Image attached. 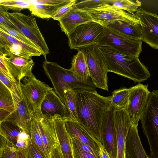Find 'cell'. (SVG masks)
Returning <instances> with one entry per match:
<instances>
[{"instance_id": "8", "label": "cell", "mask_w": 158, "mask_h": 158, "mask_svg": "<svg viewBox=\"0 0 158 158\" xmlns=\"http://www.w3.org/2000/svg\"><path fill=\"white\" fill-rule=\"evenodd\" d=\"M20 82L22 92L32 115L41 113L40 107L45 96L53 88L37 79L33 74Z\"/></svg>"}, {"instance_id": "45", "label": "cell", "mask_w": 158, "mask_h": 158, "mask_svg": "<svg viewBox=\"0 0 158 158\" xmlns=\"http://www.w3.org/2000/svg\"><path fill=\"white\" fill-rule=\"evenodd\" d=\"M18 158H27L26 149H17Z\"/></svg>"}, {"instance_id": "3", "label": "cell", "mask_w": 158, "mask_h": 158, "mask_svg": "<svg viewBox=\"0 0 158 158\" xmlns=\"http://www.w3.org/2000/svg\"><path fill=\"white\" fill-rule=\"evenodd\" d=\"M44 72L52 83L54 90L64 104V92L68 89H85L95 90L92 80L87 83L81 81L70 69H67L57 63L46 59L43 64Z\"/></svg>"}, {"instance_id": "38", "label": "cell", "mask_w": 158, "mask_h": 158, "mask_svg": "<svg viewBox=\"0 0 158 158\" xmlns=\"http://www.w3.org/2000/svg\"><path fill=\"white\" fill-rule=\"evenodd\" d=\"M0 30L5 32L22 42L38 49L35 45L31 41L21 33L15 29L0 24Z\"/></svg>"}, {"instance_id": "18", "label": "cell", "mask_w": 158, "mask_h": 158, "mask_svg": "<svg viewBox=\"0 0 158 158\" xmlns=\"http://www.w3.org/2000/svg\"><path fill=\"white\" fill-rule=\"evenodd\" d=\"M40 110L43 115H49L54 119H71L65 105L53 89L45 96L41 104Z\"/></svg>"}, {"instance_id": "12", "label": "cell", "mask_w": 158, "mask_h": 158, "mask_svg": "<svg viewBox=\"0 0 158 158\" xmlns=\"http://www.w3.org/2000/svg\"><path fill=\"white\" fill-rule=\"evenodd\" d=\"M135 14L140 22L142 41L158 49V15L141 8Z\"/></svg>"}, {"instance_id": "5", "label": "cell", "mask_w": 158, "mask_h": 158, "mask_svg": "<svg viewBox=\"0 0 158 158\" xmlns=\"http://www.w3.org/2000/svg\"><path fill=\"white\" fill-rule=\"evenodd\" d=\"M6 15L10 21L36 47L46 59L49 50L37 24L35 18L31 16L15 12L6 11Z\"/></svg>"}, {"instance_id": "17", "label": "cell", "mask_w": 158, "mask_h": 158, "mask_svg": "<svg viewBox=\"0 0 158 158\" xmlns=\"http://www.w3.org/2000/svg\"><path fill=\"white\" fill-rule=\"evenodd\" d=\"M114 121L117 141L116 158H123L127 137L132 124L126 109H115Z\"/></svg>"}, {"instance_id": "2", "label": "cell", "mask_w": 158, "mask_h": 158, "mask_svg": "<svg viewBox=\"0 0 158 158\" xmlns=\"http://www.w3.org/2000/svg\"><path fill=\"white\" fill-rule=\"evenodd\" d=\"M105 59L109 72L140 82L147 80L150 74L139 57L126 54L110 47L98 45Z\"/></svg>"}, {"instance_id": "34", "label": "cell", "mask_w": 158, "mask_h": 158, "mask_svg": "<svg viewBox=\"0 0 158 158\" xmlns=\"http://www.w3.org/2000/svg\"><path fill=\"white\" fill-rule=\"evenodd\" d=\"M141 3L138 0L133 1L129 0H111L110 5L132 15L135 14L141 6Z\"/></svg>"}, {"instance_id": "36", "label": "cell", "mask_w": 158, "mask_h": 158, "mask_svg": "<svg viewBox=\"0 0 158 158\" xmlns=\"http://www.w3.org/2000/svg\"><path fill=\"white\" fill-rule=\"evenodd\" d=\"M111 0H89L77 2L75 7L77 9L88 12L106 4L110 5Z\"/></svg>"}, {"instance_id": "21", "label": "cell", "mask_w": 158, "mask_h": 158, "mask_svg": "<svg viewBox=\"0 0 158 158\" xmlns=\"http://www.w3.org/2000/svg\"><path fill=\"white\" fill-rule=\"evenodd\" d=\"M72 0H30L31 5L29 10L32 15L39 18H52L60 8L70 3Z\"/></svg>"}, {"instance_id": "28", "label": "cell", "mask_w": 158, "mask_h": 158, "mask_svg": "<svg viewBox=\"0 0 158 158\" xmlns=\"http://www.w3.org/2000/svg\"><path fill=\"white\" fill-rule=\"evenodd\" d=\"M71 140L73 158H100L98 152L78 139Z\"/></svg>"}, {"instance_id": "25", "label": "cell", "mask_w": 158, "mask_h": 158, "mask_svg": "<svg viewBox=\"0 0 158 158\" xmlns=\"http://www.w3.org/2000/svg\"><path fill=\"white\" fill-rule=\"evenodd\" d=\"M104 26L129 37L142 41L140 25L127 21L118 20L107 24Z\"/></svg>"}, {"instance_id": "44", "label": "cell", "mask_w": 158, "mask_h": 158, "mask_svg": "<svg viewBox=\"0 0 158 158\" xmlns=\"http://www.w3.org/2000/svg\"><path fill=\"white\" fill-rule=\"evenodd\" d=\"M99 154L100 158H110L108 153L103 146L101 148Z\"/></svg>"}, {"instance_id": "4", "label": "cell", "mask_w": 158, "mask_h": 158, "mask_svg": "<svg viewBox=\"0 0 158 158\" xmlns=\"http://www.w3.org/2000/svg\"><path fill=\"white\" fill-rule=\"evenodd\" d=\"M140 120L149 145L151 158H158V90L151 92Z\"/></svg>"}, {"instance_id": "13", "label": "cell", "mask_w": 158, "mask_h": 158, "mask_svg": "<svg viewBox=\"0 0 158 158\" xmlns=\"http://www.w3.org/2000/svg\"><path fill=\"white\" fill-rule=\"evenodd\" d=\"M0 52L10 53L28 59L40 56L38 49L28 45L0 30Z\"/></svg>"}, {"instance_id": "32", "label": "cell", "mask_w": 158, "mask_h": 158, "mask_svg": "<svg viewBox=\"0 0 158 158\" xmlns=\"http://www.w3.org/2000/svg\"><path fill=\"white\" fill-rule=\"evenodd\" d=\"M64 105L71 116V119L77 121L76 96L74 89H68L64 92Z\"/></svg>"}, {"instance_id": "26", "label": "cell", "mask_w": 158, "mask_h": 158, "mask_svg": "<svg viewBox=\"0 0 158 158\" xmlns=\"http://www.w3.org/2000/svg\"><path fill=\"white\" fill-rule=\"evenodd\" d=\"M78 52L73 59L70 69L81 81L85 83L91 81L86 58L83 51L78 49Z\"/></svg>"}, {"instance_id": "33", "label": "cell", "mask_w": 158, "mask_h": 158, "mask_svg": "<svg viewBox=\"0 0 158 158\" xmlns=\"http://www.w3.org/2000/svg\"><path fill=\"white\" fill-rule=\"evenodd\" d=\"M30 0H0V6L7 11L9 9L20 11L28 9L31 6Z\"/></svg>"}, {"instance_id": "7", "label": "cell", "mask_w": 158, "mask_h": 158, "mask_svg": "<svg viewBox=\"0 0 158 158\" xmlns=\"http://www.w3.org/2000/svg\"><path fill=\"white\" fill-rule=\"evenodd\" d=\"M106 29V27L93 21L79 25L67 36L70 48L78 50L98 45L104 35Z\"/></svg>"}, {"instance_id": "16", "label": "cell", "mask_w": 158, "mask_h": 158, "mask_svg": "<svg viewBox=\"0 0 158 158\" xmlns=\"http://www.w3.org/2000/svg\"><path fill=\"white\" fill-rule=\"evenodd\" d=\"M33 116L36 120L49 158L51 152L58 143L54 126V119L49 115H43L41 113Z\"/></svg>"}, {"instance_id": "1", "label": "cell", "mask_w": 158, "mask_h": 158, "mask_svg": "<svg viewBox=\"0 0 158 158\" xmlns=\"http://www.w3.org/2000/svg\"><path fill=\"white\" fill-rule=\"evenodd\" d=\"M77 121L102 143V127L105 112L111 105L110 96L99 95L95 90L74 89Z\"/></svg>"}, {"instance_id": "22", "label": "cell", "mask_w": 158, "mask_h": 158, "mask_svg": "<svg viewBox=\"0 0 158 158\" xmlns=\"http://www.w3.org/2000/svg\"><path fill=\"white\" fill-rule=\"evenodd\" d=\"M92 21L87 12L77 9L75 6L59 21L61 31L67 36L77 26Z\"/></svg>"}, {"instance_id": "35", "label": "cell", "mask_w": 158, "mask_h": 158, "mask_svg": "<svg viewBox=\"0 0 158 158\" xmlns=\"http://www.w3.org/2000/svg\"><path fill=\"white\" fill-rule=\"evenodd\" d=\"M0 81L10 90L13 97L21 98L22 94L20 86V81H14L9 78L0 70Z\"/></svg>"}, {"instance_id": "6", "label": "cell", "mask_w": 158, "mask_h": 158, "mask_svg": "<svg viewBox=\"0 0 158 158\" xmlns=\"http://www.w3.org/2000/svg\"><path fill=\"white\" fill-rule=\"evenodd\" d=\"M85 57L90 77L96 87L108 90L107 66L99 46L92 45L79 49Z\"/></svg>"}, {"instance_id": "37", "label": "cell", "mask_w": 158, "mask_h": 158, "mask_svg": "<svg viewBox=\"0 0 158 158\" xmlns=\"http://www.w3.org/2000/svg\"><path fill=\"white\" fill-rule=\"evenodd\" d=\"M0 158H18L17 149L0 137Z\"/></svg>"}, {"instance_id": "29", "label": "cell", "mask_w": 158, "mask_h": 158, "mask_svg": "<svg viewBox=\"0 0 158 158\" xmlns=\"http://www.w3.org/2000/svg\"><path fill=\"white\" fill-rule=\"evenodd\" d=\"M130 88L114 90L110 96L111 105L115 109H126L129 102Z\"/></svg>"}, {"instance_id": "24", "label": "cell", "mask_w": 158, "mask_h": 158, "mask_svg": "<svg viewBox=\"0 0 158 158\" xmlns=\"http://www.w3.org/2000/svg\"><path fill=\"white\" fill-rule=\"evenodd\" d=\"M54 119L57 137L64 158H73L71 138L66 130L64 120Z\"/></svg>"}, {"instance_id": "46", "label": "cell", "mask_w": 158, "mask_h": 158, "mask_svg": "<svg viewBox=\"0 0 158 158\" xmlns=\"http://www.w3.org/2000/svg\"><path fill=\"white\" fill-rule=\"evenodd\" d=\"M123 158H126V157H125V155L123 156Z\"/></svg>"}, {"instance_id": "39", "label": "cell", "mask_w": 158, "mask_h": 158, "mask_svg": "<svg viewBox=\"0 0 158 158\" xmlns=\"http://www.w3.org/2000/svg\"><path fill=\"white\" fill-rule=\"evenodd\" d=\"M25 149L27 158H44L31 138L28 139Z\"/></svg>"}, {"instance_id": "27", "label": "cell", "mask_w": 158, "mask_h": 158, "mask_svg": "<svg viewBox=\"0 0 158 158\" xmlns=\"http://www.w3.org/2000/svg\"><path fill=\"white\" fill-rule=\"evenodd\" d=\"M24 131L13 122L5 120L0 123V135L16 148L18 140Z\"/></svg>"}, {"instance_id": "14", "label": "cell", "mask_w": 158, "mask_h": 158, "mask_svg": "<svg viewBox=\"0 0 158 158\" xmlns=\"http://www.w3.org/2000/svg\"><path fill=\"white\" fill-rule=\"evenodd\" d=\"M0 59L3 61L7 69L18 81L24 78L31 77L35 63L32 59H28L8 53L0 52Z\"/></svg>"}, {"instance_id": "40", "label": "cell", "mask_w": 158, "mask_h": 158, "mask_svg": "<svg viewBox=\"0 0 158 158\" xmlns=\"http://www.w3.org/2000/svg\"><path fill=\"white\" fill-rule=\"evenodd\" d=\"M77 1L76 0H73L70 3L61 7L52 18L55 20L59 21L62 17L75 6Z\"/></svg>"}, {"instance_id": "19", "label": "cell", "mask_w": 158, "mask_h": 158, "mask_svg": "<svg viewBox=\"0 0 158 158\" xmlns=\"http://www.w3.org/2000/svg\"><path fill=\"white\" fill-rule=\"evenodd\" d=\"M66 130L71 138L78 139L98 152L102 146L101 142L97 139L78 121L71 119L64 120Z\"/></svg>"}, {"instance_id": "11", "label": "cell", "mask_w": 158, "mask_h": 158, "mask_svg": "<svg viewBox=\"0 0 158 158\" xmlns=\"http://www.w3.org/2000/svg\"><path fill=\"white\" fill-rule=\"evenodd\" d=\"M93 20L103 26L118 20L131 22L138 25L140 22L135 14L106 4L87 12Z\"/></svg>"}, {"instance_id": "23", "label": "cell", "mask_w": 158, "mask_h": 158, "mask_svg": "<svg viewBox=\"0 0 158 158\" xmlns=\"http://www.w3.org/2000/svg\"><path fill=\"white\" fill-rule=\"evenodd\" d=\"M138 124H132L126 142V158H151L147 154L139 135Z\"/></svg>"}, {"instance_id": "42", "label": "cell", "mask_w": 158, "mask_h": 158, "mask_svg": "<svg viewBox=\"0 0 158 158\" xmlns=\"http://www.w3.org/2000/svg\"><path fill=\"white\" fill-rule=\"evenodd\" d=\"M49 158H64L59 143L56 147L51 152Z\"/></svg>"}, {"instance_id": "15", "label": "cell", "mask_w": 158, "mask_h": 158, "mask_svg": "<svg viewBox=\"0 0 158 158\" xmlns=\"http://www.w3.org/2000/svg\"><path fill=\"white\" fill-rule=\"evenodd\" d=\"M115 110L111 105L105 112L102 127V143L110 158H116L117 156L116 134L114 121Z\"/></svg>"}, {"instance_id": "9", "label": "cell", "mask_w": 158, "mask_h": 158, "mask_svg": "<svg viewBox=\"0 0 158 158\" xmlns=\"http://www.w3.org/2000/svg\"><path fill=\"white\" fill-rule=\"evenodd\" d=\"M106 27L104 35L99 41L98 45L109 46L123 53L139 57L142 51V40L129 37Z\"/></svg>"}, {"instance_id": "43", "label": "cell", "mask_w": 158, "mask_h": 158, "mask_svg": "<svg viewBox=\"0 0 158 158\" xmlns=\"http://www.w3.org/2000/svg\"><path fill=\"white\" fill-rule=\"evenodd\" d=\"M10 114L7 110L0 109V123L6 120Z\"/></svg>"}, {"instance_id": "31", "label": "cell", "mask_w": 158, "mask_h": 158, "mask_svg": "<svg viewBox=\"0 0 158 158\" xmlns=\"http://www.w3.org/2000/svg\"><path fill=\"white\" fill-rule=\"evenodd\" d=\"M31 138L33 140L44 158H48L42 139L40 134L36 120L33 116L31 122Z\"/></svg>"}, {"instance_id": "20", "label": "cell", "mask_w": 158, "mask_h": 158, "mask_svg": "<svg viewBox=\"0 0 158 158\" xmlns=\"http://www.w3.org/2000/svg\"><path fill=\"white\" fill-rule=\"evenodd\" d=\"M14 101L15 110L5 120L11 121L16 124L31 137V125L33 116L29 109L23 94L20 98L14 99Z\"/></svg>"}, {"instance_id": "41", "label": "cell", "mask_w": 158, "mask_h": 158, "mask_svg": "<svg viewBox=\"0 0 158 158\" xmlns=\"http://www.w3.org/2000/svg\"><path fill=\"white\" fill-rule=\"evenodd\" d=\"M6 11L0 6V24L15 29L20 32L17 27L8 18L6 15Z\"/></svg>"}, {"instance_id": "10", "label": "cell", "mask_w": 158, "mask_h": 158, "mask_svg": "<svg viewBox=\"0 0 158 158\" xmlns=\"http://www.w3.org/2000/svg\"><path fill=\"white\" fill-rule=\"evenodd\" d=\"M147 84L139 83L130 87L128 104L126 109L132 124L138 122L146 106L151 92Z\"/></svg>"}, {"instance_id": "30", "label": "cell", "mask_w": 158, "mask_h": 158, "mask_svg": "<svg viewBox=\"0 0 158 158\" xmlns=\"http://www.w3.org/2000/svg\"><path fill=\"white\" fill-rule=\"evenodd\" d=\"M0 109L13 113L15 108L12 94L10 90L0 81Z\"/></svg>"}]
</instances>
